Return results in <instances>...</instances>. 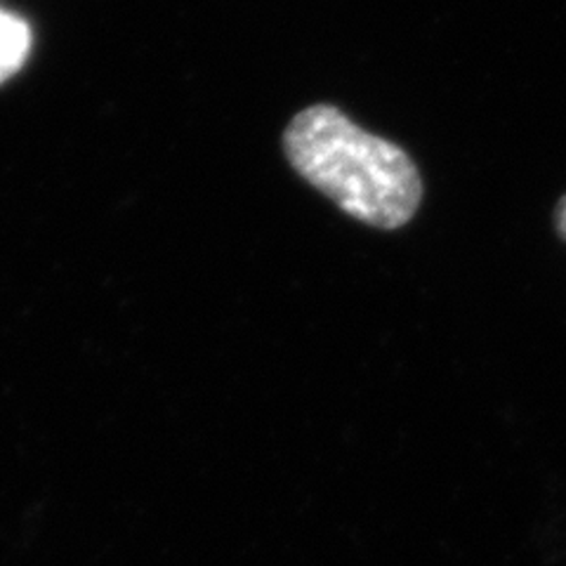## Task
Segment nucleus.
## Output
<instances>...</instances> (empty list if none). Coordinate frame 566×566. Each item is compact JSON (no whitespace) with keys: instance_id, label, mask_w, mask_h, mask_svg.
<instances>
[{"instance_id":"f257e3e1","label":"nucleus","mask_w":566,"mask_h":566,"mask_svg":"<svg viewBox=\"0 0 566 566\" xmlns=\"http://www.w3.org/2000/svg\"><path fill=\"white\" fill-rule=\"evenodd\" d=\"M283 151L303 180L370 227H403L420 206L422 180L411 156L331 104L295 114L283 130Z\"/></svg>"},{"instance_id":"f03ea898","label":"nucleus","mask_w":566,"mask_h":566,"mask_svg":"<svg viewBox=\"0 0 566 566\" xmlns=\"http://www.w3.org/2000/svg\"><path fill=\"white\" fill-rule=\"evenodd\" d=\"M31 52L29 24L6 8H0V83L20 71Z\"/></svg>"},{"instance_id":"7ed1b4c3","label":"nucleus","mask_w":566,"mask_h":566,"mask_svg":"<svg viewBox=\"0 0 566 566\" xmlns=\"http://www.w3.org/2000/svg\"><path fill=\"white\" fill-rule=\"evenodd\" d=\"M555 224H557V232L559 237L566 241V193L559 199L557 210H555Z\"/></svg>"}]
</instances>
